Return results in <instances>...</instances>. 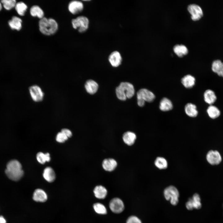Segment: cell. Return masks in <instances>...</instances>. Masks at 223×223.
Returning a JSON list of instances; mask_svg holds the SVG:
<instances>
[{"mask_svg":"<svg viewBox=\"0 0 223 223\" xmlns=\"http://www.w3.org/2000/svg\"><path fill=\"white\" fill-rule=\"evenodd\" d=\"M5 173L9 178L15 181L19 180L24 174L21 164L16 160H11L7 163Z\"/></svg>","mask_w":223,"mask_h":223,"instance_id":"obj_1","label":"cell"},{"mask_svg":"<svg viewBox=\"0 0 223 223\" xmlns=\"http://www.w3.org/2000/svg\"><path fill=\"white\" fill-rule=\"evenodd\" d=\"M38 25L40 32L43 34L47 36L55 33L58 28V24L55 19L44 17L40 19Z\"/></svg>","mask_w":223,"mask_h":223,"instance_id":"obj_2","label":"cell"},{"mask_svg":"<svg viewBox=\"0 0 223 223\" xmlns=\"http://www.w3.org/2000/svg\"><path fill=\"white\" fill-rule=\"evenodd\" d=\"M116 95L120 100L124 101L130 98L134 95L135 90L133 85L128 82H121L116 89Z\"/></svg>","mask_w":223,"mask_h":223,"instance_id":"obj_3","label":"cell"},{"mask_svg":"<svg viewBox=\"0 0 223 223\" xmlns=\"http://www.w3.org/2000/svg\"><path fill=\"white\" fill-rule=\"evenodd\" d=\"M89 23L88 18L84 16H78L72 21L73 28L81 33L87 31L89 28Z\"/></svg>","mask_w":223,"mask_h":223,"instance_id":"obj_4","label":"cell"},{"mask_svg":"<svg viewBox=\"0 0 223 223\" xmlns=\"http://www.w3.org/2000/svg\"><path fill=\"white\" fill-rule=\"evenodd\" d=\"M164 197L167 200H170L173 205H176L178 203L179 192L176 187L171 186L166 188L164 192Z\"/></svg>","mask_w":223,"mask_h":223,"instance_id":"obj_5","label":"cell"},{"mask_svg":"<svg viewBox=\"0 0 223 223\" xmlns=\"http://www.w3.org/2000/svg\"><path fill=\"white\" fill-rule=\"evenodd\" d=\"M206 159L208 163L212 165L220 164L222 161V157L220 152L216 150L209 151L206 155Z\"/></svg>","mask_w":223,"mask_h":223,"instance_id":"obj_6","label":"cell"},{"mask_svg":"<svg viewBox=\"0 0 223 223\" xmlns=\"http://www.w3.org/2000/svg\"><path fill=\"white\" fill-rule=\"evenodd\" d=\"M155 98V96L153 93L146 89H141L137 92V101L151 102Z\"/></svg>","mask_w":223,"mask_h":223,"instance_id":"obj_7","label":"cell"},{"mask_svg":"<svg viewBox=\"0 0 223 223\" xmlns=\"http://www.w3.org/2000/svg\"><path fill=\"white\" fill-rule=\"evenodd\" d=\"M29 92L32 99L35 102H38L43 99L44 94L40 86L34 85L30 87Z\"/></svg>","mask_w":223,"mask_h":223,"instance_id":"obj_8","label":"cell"},{"mask_svg":"<svg viewBox=\"0 0 223 223\" xmlns=\"http://www.w3.org/2000/svg\"><path fill=\"white\" fill-rule=\"evenodd\" d=\"M188 11L191 15V18L193 20H197L203 16V12L201 7L196 4L189 5L187 7Z\"/></svg>","mask_w":223,"mask_h":223,"instance_id":"obj_9","label":"cell"},{"mask_svg":"<svg viewBox=\"0 0 223 223\" xmlns=\"http://www.w3.org/2000/svg\"><path fill=\"white\" fill-rule=\"evenodd\" d=\"M186 206L187 209L189 210H192L194 208H200L202 205L199 195L197 193L195 194L192 198L189 199L186 203Z\"/></svg>","mask_w":223,"mask_h":223,"instance_id":"obj_10","label":"cell"},{"mask_svg":"<svg viewBox=\"0 0 223 223\" xmlns=\"http://www.w3.org/2000/svg\"><path fill=\"white\" fill-rule=\"evenodd\" d=\"M69 11L73 15H76L81 12L84 9L83 3L79 1L74 0L70 2L68 6Z\"/></svg>","mask_w":223,"mask_h":223,"instance_id":"obj_11","label":"cell"},{"mask_svg":"<svg viewBox=\"0 0 223 223\" xmlns=\"http://www.w3.org/2000/svg\"><path fill=\"white\" fill-rule=\"evenodd\" d=\"M109 207L111 211L116 213L122 212L124 208L123 201L119 198H115L110 202Z\"/></svg>","mask_w":223,"mask_h":223,"instance_id":"obj_12","label":"cell"},{"mask_svg":"<svg viewBox=\"0 0 223 223\" xmlns=\"http://www.w3.org/2000/svg\"><path fill=\"white\" fill-rule=\"evenodd\" d=\"M108 60L112 67H117L121 64L122 58L120 52L118 51L115 50L110 54Z\"/></svg>","mask_w":223,"mask_h":223,"instance_id":"obj_13","label":"cell"},{"mask_svg":"<svg viewBox=\"0 0 223 223\" xmlns=\"http://www.w3.org/2000/svg\"><path fill=\"white\" fill-rule=\"evenodd\" d=\"M117 163L114 159L109 158L105 159L102 163L103 169L106 171L112 172L116 168Z\"/></svg>","mask_w":223,"mask_h":223,"instance_id":"obj_14","label":"cell"},{"mask_svg":"<svg viewBox=\"0 0 223 223\" xmlns=\"http://www.w3.org/2000/svg\"><path fill=\"white\" fill-rule=\"evenodd\" d=\"M33 198L36 202H44L47 200V195L44 190L37 189L33 192Z\"/></svg>","mask_w":223,"mask_h":223,"instance_id":"obj_15","label":"cell"},{"mask_svg":"<svg viewBox=\"0 0 223 223\" xmlns=\"http://www.w3.org/2000/svg\"><path fill=\"white\" fill-rule=\"evenodd\" d=\"M136 135L133 132L128 131L125 133L122 136L124 142L128 146H131L134 143Z\"/></svg>","mask_w":223,"mask_h":223,"instance_id":"obj_16","label":"cell"},{"mask_svg":"<svg viewBox=\"0 0 223 223\" xmlns=\"http://www.w3.org/2000/svg\"><path fill=\"white\" fill-rule=\"evenodd\" d=\"M55 176L54 171L51 167H47L44 169L43 176L47 181L49 182H53L55 179Z\"/></svg>","mask_w":223,"mask_h":223,"instance_id":"obj_17","label":"cell"},{"mask_svg":"<svg viewBox=\"0 0 223 223\" xmlns=\"http://www.w3.org/2000/svg\"><path fill=\"white\" fill-rule=\"evenodd\" d=\"M85 86L86 91L91 94L96 93L98 87L97 83L92 80H87L85 84Z\"/></svg>","mask_w":223,"mask_h":223,"instance_id":"obj_18","label":"cell"},{"mask_svg":"<svg viewBox=\"0 0 223 223\" xmlns=\"http://www.w3.org/2000/svg\"><path fill=\"white\" fill-rule=\"evenodd\" d=\"M203 96L205 102L210 105L213 104L217 98L214 92L210 89L207 90L205 91Z\"/></svg>","mask_w":223,"mask_h":223,"instance_id":"obj_19","label":"cell"},{"mask_svg":"<svg viewBox=\"0 0 223 223\" xmlns=\"http://www.w3.org/2000/svg\"><path fill=\"white\" fill-rule=\"evenodd\" d=\"M195 79L190 75H187L184 76L181 79V82L186 88L189 89L195 85Z\"/></svg>","mask_w":223,"mask_h":223,"instance_id":"obj_20","label":"cell"},{"mask_svg":"<svg viewBox=\"0 0 223 223\" xmlns=\"http://www.w3.org/2000/svg\"><path fill=\"white\" fill-rule=\"evenodd\" d=\"M185 111L186 114L190 117H195L198 114L196 106L195 104L191 103H189L186 104L185 107Z\"/></svg>","mask_w":223,"mask_h":223,"instance_id":"obj_21","label":"cell"},{"mask_svg":"<svg viewBox=\"0 0 223 223\" xmlns=\"http://www.w3.org/2000/svg\"><path fill=\"white\" fill-rule=\"evenodd\" d=\"M212 71L218 75L223 77V63L219 60L214 61L212 64Z\"/></svg>","mask_w":223,"mask_h":223,"instance_id":"obj_22","label":"cell"},{"mask_svg":"<svg viewBox=\"0 0 223 223\" xmlns=\"http://www.w3.org/2000/svg\"><path fill=\"white\" fill-rule=\"evenodd\" d=\"M22 20L20 18L13 16L11 19L8 22V24L10 28L12 29L19 31L22 28Z\"/></svg>","mask_w":223,"mask_h":223,"instance_id":"obj_23","label":"cell"},{"mask_svg":"<svg viewBox=\"0 0 223 223\" xmlns=\"http://www.w3.org/2000/svg\"><path fill=\"white\" fill-rule=\"evenodd\" d=\"M173 107V103L169 99L164 98L161 100L159 108L161 111L164 112L172 110Z\"/></svg>","mask_w":223,"mask_h":223,"instance_id":"obj_24","label":"cell"},{"mask_svg":"<svg viewBox=\"0 0 223 223\" xmlns=\"http://www.w3.org/2000/svg\"><path fill=\"white\" fill-rule=\"evenodd\" d=\"M95 196L98 199H104L107 195V191L106 188L102 186H96L94 190Z\"/></svg>","mask_w":223,"mask_h":223,"instance_id":"obj_25","label":"cell"},{"mask_svg":"<svg viewBox=\"0 0 223 223\" xmlns=\"http://www.w3.org/2000/svg\"><path fill=\"white\" fill-rule=\"evenodd\" d=\"M30 12L32 16L37 17L40 19L44 17V12L42 9L38 6L34 5L30 9Z\"/></svg>","mask_w":223,"mask_h":223,"instance_id":"obj_26","label":"cell"},{"mask_svg":"<svg viewBox=\"0 0 223 223\" xmlns=\"http://www.w3.org/2000/svg\"><path fill=\"white\" fill-rule=\"evenodd\" d=\"M207 112L209 117L212 119L218 117L220 115V111L216 106L212 105L208 108Z\"/></svg>","mask_w":223,"mask_h":223,"instance_id":"obj_27","label":"cell"},{"mask_svg":"<svg viewBox=\"0 0 223 223\" xmlns=\"http://www.w3.org/2000/svg\"><path fill=\"white\" fill-rule=\"evenodd\" d=\"M174 52L179 57H182L188 53V50L183 45H176L173 47Z\"/></svg>","mask_w":223,"mask_h":223,"instance_id":"obj_28","label":"cell"},{"mask_svg":"<svg viewBox=\"0 0 223 223\" xmlns=\"http://www.w3.org/2000/svg\"><path fill=\"white\" fill-rule=\"evenodd\" d=\"M36 159L40 163L43 164L46 162L50 161L51 158L49 153H44L40 152L37 154Z\"/></svg>","mask_w":223,"mask_h":223,"instance_id":"obj_29","label":"cell"},{"mask_svg":"<svg viewBox=\"0 0 223 223\" xmlns=\"http://www.w3.org/2000/svg\"><path fill=\"white\" fill-rule=\"evenodd\" d=\"M15 7L18 14L22 16L24 15L28 8L27 5L22 2H20L16 3Z\"/></svg>","mask_w":223,"mask_h":223,"instance_id":"obj_30","label":"cell"},{"mask_svg":"<svg viewBox=\"0 0 223 223\" xmlns=\"http://www.w3.org/2000/svg\"><path fill=\"white\" fill-rule=\"evenodd\" d=\"M155 164L157 167L160 169H165L168 166L166 160L162 157L157 158L155 161Z\"/></svg>","mask_w":223,"mask_h":223,"instance_id":"obj_31","label":"cell"},{"mask_svg":"<svg viewBox=\"0 0 223 223\" xmlns=\"http://www.w3.org/2000/svg\"><path fill=\"white\" fill-rule=\"evenodd\" d=\"M94 208L96 212L101 214H105L107 213L105 207L103 204L100 203H96L94 204Z\"/></svg>","mask_w":223,"mask_h":223,"instance_id":"obj_32","label":"cell"},{"mask_svg":"<svg viewBox=\"0 0 223 223\" xmlns=\"http://www.w3.org/2000/svg\"><path fill=\"white\" fill-rule=\"evenodd\" d=\"M1 2L4 7L8 10L15 7L16 4V2L15 0H2Z\"/></svg>","mask_w":223,"mask_h":223,"instance_id":"obj_33","label":"cell"},{"mask_svg":"<svg viewBox=\"0 0 223 223\" xmlns=\"http://www.w3.org/2000/svg\"><path fill=\"white\" fill-rule=\"evenodd\" d=\"M68 138L61 131L59 132L56 137V140L59 143H63L66 141Z\"/></svg>","mask_w":223,"mask_h":223,"instance_id":"obj_34","label":"cell"},{"mask_svg":"<svg viewBox=\"0 0 223 223\" xmlns=\"http://www.w3.org/2000/svg\"><path fill=\"white\" fill-rule=\"evenodd\" d=\"M126 223H142V222L137 217L135 216H131L128 218Z\"/></svg>","mask_w":223,"mask_h":223,"instance_id":"obj_35","label":"cell"},{"mask_svg":"<svg viewBox=\"0 0 223 223\" xmlns=\"http://www.w3.org/2000/svg\"><path fill=\"white\" fill-rule=\"evenodd\" d=\"M61 132L64 134L68 138L71 137L72 136V133L71 131L68 129L64 128L62 129Z\"/></svg>","mask_w":223,"mask_h":223,"instance_id":"obj_36","label":"cell"},{"mask_svg":"<svg viewBox=\"0 0 223 223\" xmlns=\"http://www.w3.org/2000/svg\"><path fill=\"white\" fill-rule=\"evenodd\" d=\"M6 223V221L5 218L3 216H0V223Z\"/></svg>","mask_w":223,"mask_h":223,"instance_id":"obj_37","label":"cell"},{"mask_svg":"<svg viewBox=\"0 0 223 223\" xmlns=\"http://www.w3.org/2000/svg\"><path fill=\"white\" fill-rule=\"evenodd\" d=\"M2 5L1 3L0 2V11H1L2 9Z\"/></svg>","mask_w":223,"mask_h":223,"instance_id":"obj_38","label":"cell"}]
</instances>
